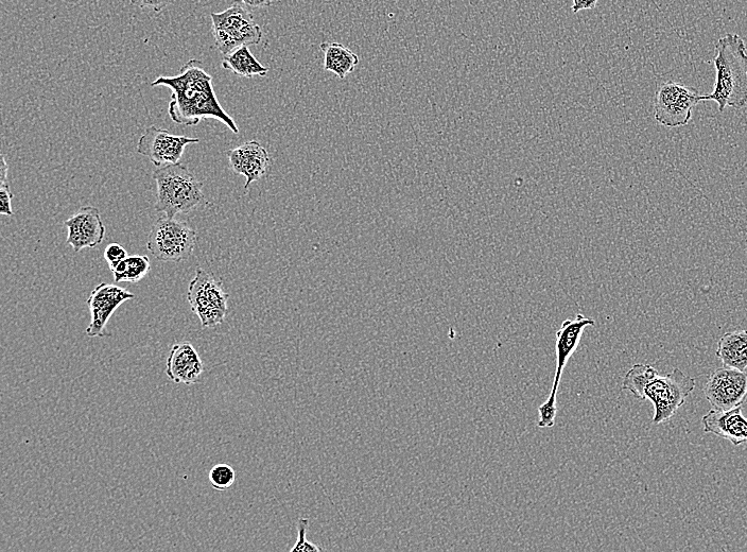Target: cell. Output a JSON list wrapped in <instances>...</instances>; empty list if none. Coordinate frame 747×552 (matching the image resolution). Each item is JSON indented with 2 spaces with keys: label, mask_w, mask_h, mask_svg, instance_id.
<instances>
[{
  "label": "cell",
  "mask_w": 747,
  "mask_h": 552,
  "mask_svg": "<svg viewBox=\"0 0 747 552\" xmlns=\"http://www.w3.org/2000/svg\"><path fill=\"white\" fill-rule=\"evenodd\" d=\"M151 85L153 88L164 86L171 91L168 114L173 123L194 127L203 119H217L233 133H239L233 117L221 107L213 77L205 71L201 61L191 59L181 67L179 75L161 76Z\"/></svg>",
  "instance_id": "cell-1"
},
{
  "label": "cell",
  "mask_w": 747,
  "mask_h": 552,
  "mask_svg": "<svg viewBox=\"0 0 747 552\" xmlns=\"http://www.w3.org/2000/svg\"><path fill=\"white\" fill-rule=\"evenodd\" d=\"M714 64L717 79L714 92L702 95L701 102L715 101L719 112L727 107L741 110L747 105V49L742 38L728 33L716 45Z\"/></svg>",
  "instance_id": "cell-2"
},
{
  "label": "cell",
  "mask_w": 747,
  "mask_h": 552,
  "mask_svg": "<svg viewBox=\"0 0 747 552\" xmlns=\"http://www.w3.org/2000/svg\"><path fill=\"white\" fill-rule=\"evenodd\" d=\"M156 182L158 201L155 211L168 217L188 214L207 203L203 194V184L178 163L155 170L152 175Z\"/></svg>",
  "instance_id": "cell-3"
},
{
  "label": "cell",
  "mask_w": 747,
  "mask_h": 552,
  "mask_svg": "<svg viewBox=\"0 0 747 552\" xmlns=\"http://www.w3.org/2000/svg\"><path fill=\"white\" fill-rule=\"evenodd\" d=\"M196 245V230L188 222L166 215L153 224L147 241L149 252L164 263L189 260Z\"/></svg>",
  "instance_id": "cell-4"
},
{
  "label": "cell",
  "mask_w": 747,
  "mask_h": 552,
  "mask_svg": "<svg viewBox=\"0 0 747 552\" xmlns=\"http://www.w3.org/2000/svg\"><path fill=\"white\" fill-rule=\"evenodd\" d=\"M212 31L217 49L223 56L241 46L258 45L263 40L262 28L252 13L240 4L219 13H212Z\"/></svg>",
  "instance_id": "cell-5"
},
{
  "label": "cell",
  "mask_w": 747,
  "mask_h": 552,
  "mask_svg": "<svg viewBox=\"0 0 747 552\" xmlns=\"http://www.w3.org/2000/svg\"><path fill=\"white\" fill-rule=\"evenodd\" d=\"M596 321L578 314L576 319L565 320L561 329L557 332V341H555V351H557V371H555L554 381L548 400L538 408L540 421L537 425L541 428L553 427L555 418H557V398L561 383L563 371L566 368L569 359L577 351L584 331L588 326H595Z\"/></svg>",
  "instance_id": "cell-6"
},
{
  "label": "cell",
  "mask_w": 747,
  "mask_h": 552,
  "mask_svg": "<svg viewBox=\"0 0 747 552\" xmlns=\"http://www.w3.org/2000/svg\"><path fill=\"white\" fill-rule=\"evenodd\" d=\"M697 381L680 369H673L667 375H658L646 389V400L655 408L652 423L664 424L670 421L686 403L688 396L696 389Z\"/></svg>",
  "instance_id": "cell-7"
},
{
  "label": "cell",
  "mask_w": 747,
  "mask_h": 552,
  "mask_svg": "<svg viewBox=\"0 0 747 552\" xmlns=\"http://www.w3.org/2000/svg\"><path fill=\"white\" fill-rule=\"evenodd\" d=\"M230 296L223 290L222 282L202 268H197L195 278L187 290V301L202 327L223 323L228 314Z\"/></svg>",
  "instance_id": "cell-8"
},
{
  "label": "cell",
  "mask_w": 747,
  "mask_h": 552,
  "mask_svg": "<svg viewBox=\"0 0 747 552\" xmlns=\"http://www.w3.org/2000/svg\"><path fill=\"white\" fill-rule=\"evenodd\" d=\"M698 90L680 82L667 81L658 86L654 99V117L666 128L685 127L692 111L701 102Z\"/></svg>",
  "instance_id": "cell-9"
},
{
  "label": "cell",
  "mask_w": 747,
  "mask_h": 552,
  "mask_svg": "<svg viewBox=\"0 0 747 552\" xmlns=\"http://www.w3.org/2000/svg\"><path fill=\"white\" fill-rule=\"evenodd\" d=\"M704 394L712 409L727 411L741 407L747 400V373L720 368L708 376Z\"/></svg>",
  "instance_id": "cell-10"
},
{
  "label": "cell",
  "mask_w": 747,
  "mask_h": 552,
  "mask_svg": "<svg viewBox=\"0 0 747 552\" xmlns=\"http://www.w3.org/2000/svg\"><path fill=\"white\" fill-rule=\"evenodd\" d=\"M199 138L170 134L167 130L151 126L137 144V153L145 155L156 167L178 164L188 145L198 144Z\"/></svg>",
  "instance_id": "cell-11"
},
{
  "label": "cell",
  "mask_w": 747,
  "mask_h": 552,
  "mask_svg": "<svg viewBox=\"0 0 747 552\" xmlns=\"http://www.w3.org/2000/svg\"><path fill=\"white\" fill-rule=\"evenodd\" d=\"M130 291L116 285H98L86 301L91 310V323L85 333L90 338L107 336V325L120 305L135 299Z\"/></svg>",
  "instance_id": "cell-12"
},
{
  "label": "cell",
  "mask_w": 747,
  "mask_h": 552,
  "mask_svg": "<svg viewBox=\"0 0 747 552\" xmlns=\"http://www.w3.org/2000/svg\"><path fill=\"white\" fill-rule=\"evenodd\" d=\"M68 235L66 244L75 252L86 248H96L106 236V227L98 209L94 206H83L71 218L64 222Z\"/></svg>",
  "instance_id": "cell-13"
},
{
  "label": "cell",
  "mask_w": 747,
  "mask_h": 552,
  "mask_svg": "<svg viewBox=\"0 0 747 552\" xmlns=\"http://www.w3.org/2000/svg\"><path fill=\"white\" fill-rule=\"evenodd\" d=\"M230 165L237 175L245 176V188L263 178L270 166V155L267 149L256 141L240 145L228 152Z\"/></svg>",
  "instance_id": "cell-14"
},
{
  "label": "cell",
  "mask_w": 747,
  "mask_h": 552,
  "mask_svg": "<svg viewBox=\"0 0 747 552\" xmlns=\"http://www.w3.org/2000/svg\"><path fill=\"white\" fill-rule=\"evenodd\" d=\"M204 372L202 359L194 345L182 342L173 345L166 365V374L176 384L194 385Z\"/></svg>",
  "instance_id": "cell-15"
},
{
  "label": "cell",
  "mask_w": 747,
  "mask_h": 552,
  "mask_svg": "<svg viewBox=\"0 0 747 552\" xmlns=\"http://www.w3.org/2000/svg\"><path fill=\"white\" fill-rule=\"evenodd\" d=\"M702 424L705 434L725 439L734 446L747 442V419L741 407L727 411L711 409L703 417Z\"/></svg>",
  "instance_id": "cell-16"
},
{
  "label": "cell",
  "mask_w": 747,
  "mask_h": 552,
  "mask_svg": "<svg viewBox=\"0 0 747 552\" xmlns=\"http://www.w3.org/2000/svg\"><path fill=\"white\" fill-rule=\"evenodd\" d=\"M717 357L723 367L740 371L747 369V331L724 334L718 342Z\"/></svg>",
  "instance_id": "cell-17"
},
{
  "label": "cell",
  "mask_w": 747,
  "mask_h": 552,
  "mask_svg": "<svg viewBox=\"0 0 747 552\" xmlns=\"http://www.w3.org/2000/svg\"><path fill=\"white\" fill-rule=\"evenodd\" d=\"M320 48L325 57V71L335 74L340 79L352 74L359 64V57L340 43L324 42Z\"/></svg>",
  "instance_id": "cell-18"
},
{
  "label": "cell",
  "mask_w": 747,
  "mask_h": 552,
  "mask_svg": "<svg viewBox=\"0 0 747 552\" xmlns=\"http://www.w3.org/2000/svg\"><path fill=\"white\" fill-rule=\"evenodd\" d=\"M222 67L245 78L265 77L269 73V68L252 55L249 46L238 47L229 55L223 56Z\"/></svg>",
  "instance_id": "cell-19"
},
{
  "label": "cell",
  "mask_w": 747,
  "mask_h": 552,
  "mask_svg": "<svg viewBox=\"0 0 747 552\" xmlns=\"http://www.w3.org/2000/svg\"><path fill=\"white\" fill-rule=\"evenodd\" d=\"M658 375V371L651 365H635L625 374L622 390L630 391L636 399L645 401L646 389Z\"/></svg>",
  "instance_id": "cell-20"
},
{
  "label": "cell",
  "mask_w": 747,
  "mask_h": 552,
  "mask_svg": "<svg viewBox=\"0 0 747 552\" xmlns=\"http://www.w3.org/2000/svg\"><path fill=\"white\" fill-rule=\"evenodd\" d=\"M149 257L144 255L128 256L125 261L119 263L111 271L117 283H138L142 281L150 271Z\"/></svg>",
  "instance_id": "cell-21"
},
{
  "label": "cell",
  "mask_w": 747,
  "mask_h": 552,
  "mask_svg": "<svg viewBox=\"0 0 747 552\" xmlns=\"http://www.w3.org/2000/svg\"><path fill=\"white\" fill-rule=\"evenodd\" d=\"M208 480L216 491L224 492L234 485L236 473L231 465L219 463L208 474Z\"/></svg>",
  "instance_id": "cell-22"
},
{
  "label": "cell",
  "mask_w": 747,
  "mask_h": 552,
  "mask_svg": "<svg viewBox=\"0 0 747 552\" xmlns=\"http://www.w3.org/2000/svg\"><path fill=\"white\" fill-rule=\"evenodd\" d=\"M309 521L307 519L299 520L298 522V541L294 547L290 549L291 552H310V551H322L320 547L306 540V534L308 529Z\"/></svg>",
  "instance_id": "cell-23"
},
{
  "label": "cell",
  "mask_w": 747,
  "mask_h": 552,
  "mask_svg": "<svg viewBox=\"0 0 747 552\" xmlns=\"http://www.w3.org/2000/svg\"><path fill=\"white\" fill-rule=\"evenodd\" d=\"M127 257L128 253L126 249L119 244H110L104 250V258H106L111 270L119 263L125 261Z\"/></svg>",
  "instance_id": "cell-24"
},
{
  "label": "cell",
  "mask_w": 747,
  "mask_h": 552,
  "mask_svg": "<svg viewBox=\"0 0 747 552\" xmlns=\"http://www.w3.org/2000/svg\"><path fill=\"white\" fill-rule=\"evenodd\" d=\"M129 2L134 7L160 13L175 0H129Z\"/></svg>",
  "instance_id": "cell-25"
},
{
  "label": "cell",
  "mask_w": 747,
  "mask_h": 552,
  "mask_svg": "<svg viewBox=\"0 0 747 552\" xmlns=\"http://www.w3.org/2000/svg\"><path fill=\"white\" fill-rule=\"evenodd\" d=\"M13 194L8 184L0 185V214L13 216L12 202Z\"/></svg>",
  "instance_id": "cell-26"
},
{
  "label": "cell",
  "mask_w": 747,
  "mask_h": 552,
  "mask_svg": "<svg viewBox=\"0 0 747 552\" xmlns=\"http://www.w3.org/2000/svg\"><path fill=\"white\" fill-rule=\"evenodd\" d=\"M235 3L248 9H264L270 7L273 0H235Z\"/></svg>",
  "instance_id": "cell-27"
},
{
  "label": "cell",
  "mask_w": 747,
  "mask_h": 552,
  "mask_svg": "<svg viewBox=\"0 0 747 552\" xmlns=\"http://www.w3.org/2000/svg\"><path fill=\"white\" fill-rule=\"evenodd\" d=\"M599 0H572V11L578 13L584 10L594 9Z\"/></svg>",
  "instance_id": "cell-28"
},
{
  "label": "cell",
  "mask_w": 747,
  "mask_h": 552,
  "mask_svg": "<svg viewBox=\"0 0 747 552\" xmlns=\"http://www.w3.org/2000/svg\"><path fill=\"white\" fill-rule=\"evenodd\" d=\"M8 165L5 160V155L2 154V167H0V185L8 184Z\"/></svg>",
  "instance_id": "cell-29"
}]
</instances>
